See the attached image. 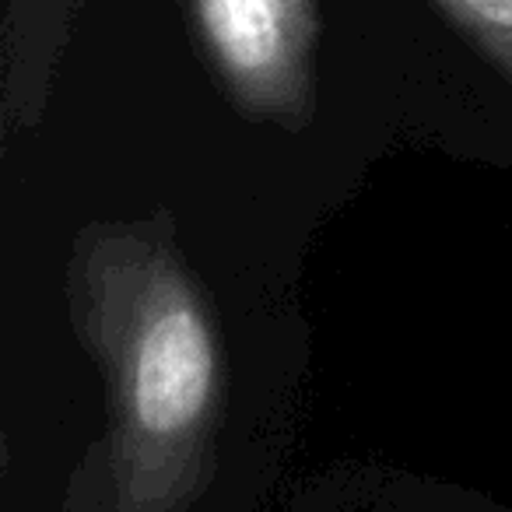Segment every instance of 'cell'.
<instances>
[{
	"instance_id": "cell-2",
	"label": "cell",
	"mask_w": 512,
	"mask_h": 512,
	"mask_svg": "<svg viewBox=\"0 0 512 512\" xmlns=\"http://www.w3.org/2000/svg\"><path fill=\"white\" fill-rule=\"evenodd\" d=\"M186 18L200 60L246 120L313 123L320 0H186Z\"/></svg>"
},
{
	"instance_id": "cell-3",
	"label": "cell",
	"mask_w": 512,
	"mask_h": 512,
	"mask_svg": "<svg viewBox=\"0 0 512 512\" xmlns=\"http://www.w3.org/2000/svg\"><path fill=\"white\" fill-rule=\"evenodd\" d=\"M432 8L512 81V0H432Z\"/></svg>"
},
{
	"instance_id": "cell-1",
	"label": "cell",
	"mask_w": 512,
	"mask_h": 512,
	"mask_svg": "<svg viewBox=\"0 0 512 512\" xmlns=\"http://www.w3.org/2000/svg\"><path fill=\"white\" fill-rule=\"evenodd\" d=\"M67 295L74 330L106 379V512H190L214 474L228 358L172 225L85 228Z\"/></svg>"
}]
</instances>
